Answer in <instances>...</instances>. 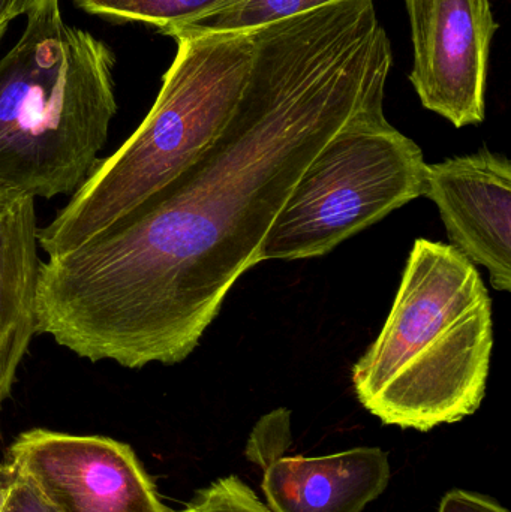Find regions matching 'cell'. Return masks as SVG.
<instances>
[{"label": "cell", "instance_id": "6da1fadb", "mask_svg": "<svg viewBox=\"0 0 511 512\" xmlns=\"http://www.w3.org/2000/svg\"><path fill=\"white\" fill-rule=\"evenodd\" d=\"M242 96L173 182L42 262L38 333L92 363H182L336 134L383 105L392 45L374 0H338L254 30Z\"/></svg>", "mask_w": 511, "mask_h": 512}, {"label": "cell", "instance_id": "7a4b0ae2", "mask_svg": "<svg viewBox=\"0 0 511 512\" xmlns=\"http://www.w3.org/2000/svg\"><path fill=\"white\" fill-rule=\"evenodd\" d=\"M492 348L491 295L476 265L419 239L383 330L353 366L354 393L386 426L458 423L485 399Z\"/></svg>", "mask_w": 511, "mask_h": 512}, {"label": "cell", "instance_id": "3957f363", "mask_svg": "<svg viewBox=\"0 0 511 512\" xmlns=\"http://www.w3.org/2000/svg\"><path fill=\"white\" fill-rule=\"evenodd\" d=\"M0 60V183L35 198L72 195L98 164L116 116L113 51L38 0Z\"/></svg>", "mask_w": 511, "mask_h": 512}, {"label": "cell", "instance_id": "277c9868", "mask_svg": "<svg viewBox=\"0 0 511 512\" xmlns=\"http://www.w3.org/2000/svg\"><path fill=\"white\" fill-rule=\"evenodd\" d=\"M170 36L177 54L146 119L39 230V248L50 258L83 245L173 182L230 120L251 72L254 30Z\"/></svg>", "mask_w": 511, "mask_h": 512}, {"label": "cell", "instance_id": "5b68a950", "mask_svg": "<svg viewBox=\"0 0 511 512\" xmlns=\"http://www.w3.org/2000/svg\"><path fill=\"white\" fill-rule=\"evenodd\" d=\"M422 149L393 128L383 105L360 114L324 146L291 192L261 261L318 258L423 197Z\"/></svg>", "mask_w": 511, "mask_h": 512}, {"label": "cell", "instance_id": "8992f818", "mask_svg": "<svg viewBox=\"0 0 511 512\" xmlns=\"http://www.w3.org/2000/svg\"><path fill=\"white\" fill-rule=\"evenodd\" d=\"M5 465L53 512H174L132 448L104 436L29 430L12 442Z\"/></svg>", "mask_w": 511, "mask_h": 512}, {"label": "cell", "instance_id": "52a82bcc", "mask_svg": "<svg viewBox=\"0 0 511 512\" xmlns=\"http://www.w3.org/2000/svg\"><path fill=\"white\" fill-rule=\"evenodd\" d=\"M405 6L413 41L410 81L423 107L456 128L480 125L498 29L491 0H405Z\"/></svg>", "mask_w": 511, "mask_h": 512}, {"label": "cell", "instance_id": "ba28073f", "mask_svg": "<svg viewBox=\"0 0 511 512\" xmlns=\"http://www.w3.org/2000/svg\"><path fill=\"white\" fill-rule=\"evenodd\" d=\"M423 197L437 204L450 242L488 268L492 288L511 289V167L488 149L426 164Z\"/></svg>", "mask_w": 511, "mask_h": 512}, {"label": "cell", "instance_id": "9c48e42d", "mask_svg": "<svg viewBox=\"0 0 511 512\" xmlns=\"http://www.w3.org/2000/svg\"><path fill=\"white\" fill-rule=\"evenodd\" d=\"M261 468L272 512H362L392 478L389 454L377 447L321 457L281 454Z\"/></svg>", "mask_w": 511, "mask_h": 512}, {"label": "cell", "instance_id": "30bf717a", "mask_svg": "<svg viewBox=\"0 0 511 512\" xmlns=\"http://www.w3.org/2000/svg\"><path fill=\"white\" fill-rule=\"evenodd\" d=\"M38 234L35 198L0 183V406L38 334Z\"/></svg>", "mask_w": 511, "mask_h": 512}, {"label": "cell", "instance_id": "8fae6325", "mask_svg": "<svg viewBox=\"0 0 511 512\" xmlns=\"http://www.w3.org/2000/svg\"><path fill=\"white\" fill-rule=\"evenodd\" d=\"M338 0H224L215 9L188 26L167 30L171 33L251 32L275 21L287 20L303 12L323 8Z\"/></svg>", "mask_w": 511, "mask_h": 512}, {"label": "cell", "instance_id": "7c38bea8", "mask_svg": "<svg viewBox=\"0 0 511 512\" xmlns=\"http://www.w3.org/2000/svg\"><path fill=\"white\" fill-rule=\"evenodd\" d=\"M224 0H75L87 14L134 21L156 27L161 33L200 20Z\"/></svg>", "mask_w": 511, "mask_h": 512}, {"label": "cell", "instance_id": "4fadbf2b", "mask_svg": "<svg viewBox=\"0 0 511 512\" xmlns=\"http://www.w3.org/2000/svg\"><path fill=\"white\" fill-rule=\"evenodd\" d=\"M179 512H272L237 475L218 478Z\"/></svg>", "mask_w": 511, "mask_h": 512}, {"label": "cell", "instance_id": "5bb4252c", "mask_svg": "<svg viewBox=\"0 0 511 512\" xmlns=\"http://www.w3.org/2000/svg\"><path fill=\"white\" fill-rule=\"evenodd\" d=\"M291 442V414L279 408L264 415L252 430L246 457L263 466L273 457L285 454Z\"/></svg>", "mask_w": 511, "mask_h": 512}, {"label": "cell", "instance_id": "9a60e30c", "mask_svg": "<svg viewBox=\"0 0 511 512\" xmlns=\"http://www.w3.org/2000/svg\"><path fill=\"white\" fill-rule=\"evenodd\" d=\"M3 466L6 469L9 487L3 512H53L26 478L15 474L6 468V465Z\"/></svg>", "mask_w": 511, "mask_h": 512}, {"label": "cell", "instance_id": "2e32d148", "mask_svg": "<svg viewBox=\"0 0 511 512\" xmlns=\"http://www.w3.org/2000/svg\"><path fill=\"white\" fill-rule=\"evenodd\" d=\"M437 512H509V510L489 496L455 489L443 496Z\"/></svg>", "mask_w": 511, "mask_h": 512}, {"label": "cell", "instance_id": "e0dca14e", "mask_svg": "<svg viewBox=\"0 0 511 512\" xmlns=\"http://www.w3.org/2000/svg\"><path fill=\"white\" fill-rule=\"evenodd\" d=\"M38 0H0V41L5 36L9 24L20 17L27 14Z\"/></svg>", "mask_w": 511, "mask_h": 512}, {"label": "cell", "instance_id": "ac0fdd59", "mask_svg": "<svg viewBox=\"0 0 511 512\" xmlns=\"http://www.w3.org/2000/svg\"><path fill=\"white\" fill-rule=\"evenodd\" d=\"M8 477H6L5 466L0 465V512L5 508L6 498H8Z\"/></svg>", "mask_w": 511, "mask_h": 512}]
</instances>
